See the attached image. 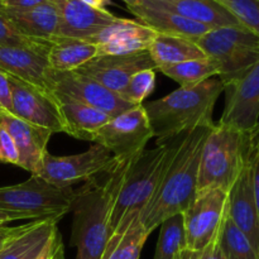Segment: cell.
I'll list each match as a JSON object with an SVG mask.
<instances>
[{
  "mask_svg": "<svg viewBox=\"0 0 259 259\" xmlns=\"http://www.w3.org/2000/svg\"><path fill=\"white\" fill-rule=\"evenodd\" d=\"M211 126H201L185 134L156 192L141 212V220L151 234L174 215L182 214L194 202L197 191L202 148Z\"/></svg>",
  "mask_w": 259,
  "mask_h": 259,
  "instance_id": "obj_1",
  "label": "cell"
},
{
  "mask_svg": "<svg viewBox=\"0 0 259 259\" xmlns=\"http://www.w3.org/2000/svg\"><path fill=\"white\" fill-rule=\"evenodd\" d=\"M223 91V81L215 76L197 85L180 86L164 98L143 105L153 137L158 139L157 144L169 143V139L201 126L214 125V106Z\"/></svg>",
  "mask_w": 259,
  "mask_h": 259,
  "instance_id": "obj_2",
  "label": "cell"
},
{
  "mask_svg": "<svg viewBox=\"0 0 259 259\" xmlns=\"http://www.w3.org/2000/svg\"><path fill=\"white\" fill-rule=\"evenodd\" d=\"M176 147L177 144L171 143L157 144L128 161L116 162L110 171L113 233L126 217L143 211L156 192Z\"/></svg>",
  "mask_w": 259,
  "mask_h": 259,
  "instance_id": "obj_3",
  "label": "cell"
},
{
  "mask_svg": "<svg viewBox=\"0 0 259 259\" xmlns=\"http://www.w3.org/2000/svg\"><path fill=\"white\" fill-rule=\"evenodd\" d=\"M71 211V245L77 250L75 259H101L113 234L110 172L86 182L75 191Z\"/></svg>",
  "mask_w": 259,
  "mask_h": 259,
  "instance_id": "obj_4",
  "label": "cell"
},
{
  "mask_svg": "<svg viewBox=\"0 0 259 259\" xmlns=\"http://www.w3.org/2000/svg\"><path fill=\"white\" fill-rule=\"evenodd\" d=\"M244 147L245 133L214 124L202 148L196 195L217 189L229 191L242 166Z\"/></svg>",
  "mask_w": 259,
  "mask_h": 259,
  "instance_id": "obj_5",
  "label": "cell"
},
{
  "mask_svg": "<svg viewBox=\"0 0 259 259\" xmlns=\"http://www.w3.org/2000/svg\"><path fill=\"white\" fill-rule=\"evenodd\" d=\"M75 191L58 189L38 176L13 186L0 187V210L22 214L28 220L60 222L72 209Z\"/></svg>",
  "mask_w": 259,
  "mask_h": 259,
  "instance_id": "obj_6",
  "label": "cell"
},
{
  "mask_svg": "<svg viewBox=\"0 0 259 259\" xmlns=\"http://www.w3.org/2000/svg\"><path fill=\"white\" fill-rule=\"evenodd\" d=\"M206 57L215 61L222 81L245 70L259 58V37L244 27L211 29L195 39Z\"/></svg>",
  "mask_w": 259,
  "mask_h": 259,
  "instance_id": "obj_7",
  "label": "cell"
},
{
  "mask_svg": "<svg viewBox=\"0 0 259 259\" xmlns=\"http://www.w3.org/2000/svg\"><path fill=\"white\" fill-rule=\"evenodd\" d=\"M115 163L116 159L108 149L94 143L78 154L53 156L47 152L37 176L58 189H68L109 174Z\"/></svg>",
  "mask_w": 259,
  "mask_h": 259,
  "instance_id": "obj_8",
  "label": "cell"
},
{
  "mask_svg": "<svg viewBox=\"0 0 259 259\" xmlns=\"http://www.w3.org/2000/svg\"><path fill=\"white\" fill-rule=\"evenodd\" d=\"M153 137L146 109L137 105L120 115L114 116L91 137L93 143L108 149L116 161H128L146 149Z\"/></svg>",
  "mask_w": 259,
  "mask_h": 259,
  "instance_id": "obj_9",
  "label": "cell"
},
{
  "mask_svg": "<svg viewBox=\"0 0 259 259\" xmlns=\"http://www.w3.org/2000/svg\"><path fill=\"white\" fill-rule=\"evenodd\" d=\"M223 85L225 105L218 123L242 133L252 131L259 123V58Z\"/></svg>",
  "mask_w": 259,
  "mask_h": 259,
  "instance_id": "obj_10",
  "label": "cell"
},
{
  "mask_svg": "<svg viewBox=\"0 0 259 259\" xmlns=\"http://www.w3.org/2000/svg\"><path fill=\"white\" fill-rule=\"evenodd\" d=\"M47 89L57 98L70 99L85 104L104 111L111 118L136 106L93 78L76 71L60 72L50 70L47 73Z\"/></svg>",
  "mask_w": 259,
  "mask_h": 259,
  "instance_id": "obj_11",
  "label": "cell"
},
{
  "mask_svg": "<svg viewBox=\"0 0 259 259\" xmlns=\"http://www.w3.org/2000/svg\"><path fill=\"white\" fill-rule=\"evenodd\" d=\"M8 76V75H7ZM12 91V113L18 118L53 133H68L57 96L48 89L38 88L8 76Z\"/></svg>",
  "mask_w": 259,
  "mask_h": 259,
  "instance_id": "obj_12",
  "label": "cell"
},
{
  "mask_svg": "<svg viewBox=\"0 0 259 259\" xmlns=\"http://www.w3.org/2000/svg\"><path fill=\"white\" fill-rule=\"evenodd\" d=\"M228 212V192L209 190L196 195L182 212L187 249L201 252L217 235Z\"/></svg>",
  "mask_w": 259,
  "mask_h": 259,
  "instance_id": "obj_13",
  "label": "cell"
},
{
  "mask_svg": "<svg viewBox=\"0 0 259 259\" xmlns=\"http://www.w3.org/2000/svg\"><path fill=\"white\" fill-rule=\"evenodd\" d=\"M143 70H157L148 50L133 55L98 56L77 68L76 72L93 78L120 95L132 76Z\"/></svg>",
  "mask_w": 259,
  "mask_h": 259,
  "instance_id": "obj_14",
  "label": "cell"
},
{
  "mask_svg": "<svg viewBox=\"0 0 259 259\" xmlns=\"http://www.w3.org/2000/svg\"><path fill=\"white\" fill-rule=\"evenodd\" d=\"M228 217L247 235L259 254V214L245 147L242 166L228 191Z\"/></svg>",
  "mask_w": 259,
  "mask_h": 259,
  "instance_id": "obj_15",
  "label": "cell"
},
{
  "mask_svg": "<svg viewBox=\"0 0 259 259\" xmlns=\"http://www.w3.org/2000/svg\"><path fill=\"white\" fill-rule=\"evenodd\" d=\"M58 220L40 219L23 224L0 249V259H46L52 254L61 239Z\"/></svg>",
  "mask_w": 259,
  "mask_h": 259,
  "instance_id": "obj_16",
  "label": "cell"
},
{
  "mask_svg": "<svg viewBox=\"0 0 259 259\" xmlns=\"http://www.w3.org/2000/svg\"><path fill=\"white\" fill-rule=\"evenodd\" d=\"M58 13L56 37L88 40L115 22L118 17L106 9H95L81 0H52Z\"/></svg>",
  "mask_w": 259,
  "mask_h": 259,
  "instance_id": "obj_17",
  "label": "cell"
},
{
  "mask_svg": "<svg viewBox=\"0 0 259 259\" xmlns=\"http://www.w3.org/2000/svg\"><path fill=\"white\" fill-rule=\"evenodd\" d=\"M0 124L7 128L19 152V167L37 176L43 158L47 153V146L52 132L33 125L17 115L0 108Z\"/></svg>",
  "mask_w": 259,
  "mask_h": 259,
  "instance_id": "obj_18",
  "label": "cell"
},
{
  "mask_svg": "<svg viewBox=\"0 0 259 259\" xmlns=\"http://www.w3.org/2000/svg\"><path fill=\"white\" fill-rule=\"evenodd\" d=\"M156 34L153 29L142 23L118 18L110 25L89 38L88 42L98 46L99 56L133 55L148 50Z\"/></svg>",
  "mask_w": 259,
  "mask_h": 259,
  "instance_id": "obj_19",
  "label": "cell"
},
{
  "mask_svg": "<svg viewBox=\"0 0 259 259\" xmlns=\"http://www.w3.org/2000/svg\"><path fill=\"white\" fill-rule=\"evenodd\" d=\"M51 45L47 47L0 46V71L30 85L47 89V73L51 70L47 56Z\"/></svg>",
  "mask_w": 259,
  "mask_h": 259,
  "instance_id": "obj_20",
  "label": "cell"
},
{
  "mask_svg": "<svg viewBox=\"0 0 259 259\" xmlns=\"http://www.w3.org/2000/svg\"><path fill=\"white\" fill-rule=\"evenodd\" d=\"M128 9L138 18L142 24L147 25L159 34L180 35L195 40L211 30L205 25L186 19L169 10L156 7L148 0H139Z\"/></svg>",
  "mask_w": 259,
  "mask_h": 259,
  "instance_id": "obj_21",
  "label": "cell"
},
{
  "mask_svg": "<svg viewBox=\"0 0 259 259\" xmlns=\"http://www.w3.org/2000/svg\"><path fill=\"white\" fill-rule=\"evenodd\" d=\"M151 3L156 7L176 13L210 29L242 27L238 20L228 12L227 8L223 7L218 0H174L169 3Z\"/></svg>",
  "mask_w": 259,
  "mask_h": 259,
  "instance_id": "obj_22",
  "label": "cell"
},
{
  "mask_svg": "<svg viewBox=\"0 0 259 259\" xmlns=\"http://www.w3.org/2000/svg\"><path fill=\"white\" fill-rule=\"evenodd\" d=\"M0 9L25 37L52 40L57 35L58 13L52 0L27 10H13L3 7Z\"/></svg>",
  "mask_w": 259,
  "mask_h": 259,
  "instance_id": "obj_23",
  "label": "cell"
},
{
  "mask_svg": "<svg viewBox=\"0 0 259 259\" xmlns=\"http://www.w3.org/2000/svg\"><path fill=\"white\" fill-rule=\"evenodd\" d=\"M148 237L141 214L129 215L114 230L101 259H139Z\"/></svg>",
  "mask_w": 259,
  "mask_h": 259,
  "instance_id": "obj_24",
  "label": "cell"
},
{
  "mask_svg": "<svg viewBox=\"0 0 259 259\" xmlns=\"http://www.w3.org/2000/svg\"><path fill=\"white\" fill-rule=\"evenodd\" d=\"M57 99L61 104V111L67 125V134L73 138L90 142L94 133L113 119L104 111L85 104L70 99Z\"/></svg>",
  "mask_w": 259,
  "mask_h": 259,
  "instance_id": "obj_25",
  "label": "cell"
},
{
  "mask_svg": "<svg viewBox=\"0 0 259 259\" xmlns=\"http://www.w3.org/2000/svg\"><path fill=\"white\" fill-rule=\"evenodd\" d=\"M99 56L98 46L83 39L56 37L48 51V63L53 71H76Z\"/></svg>",
  "mask_w": 259,
  "mask_h": 259,
  "instance_id": "obj_26",
  "label": "cell"
},
{
  "mask_svg": "<svg viewBox=\"0 0 259 259\" xmlns=\"http://www.w3.org/2000/svg\"><path fill=\"white\" fill-rule=\"evenodd\" d=\"M148 52L151 53L157 68L184 62V61L206 57L204 51L196 45L195 40L180 35L159 34V33H157L149 45Z\"/></svg>",
  "mask_w": 259,
  "mask_h": 259,
  "instance_id": "obj_27",
  "label": "cell"
},
{
  "mask_svg": "<svg viewBox=\"0 0 259 259\" xmlns=\"http://www.w3.org/2000/svg\"><path fill=\"white\" fill-rule=\"evenodd\" d=\"M157 70L179 82L180 86L197 85L207 78L219 76V67H218L217 62L209 57L162 66Z\"/></svg>",
  "mask_w": 259,
  "mask_h": 259,
  "instance_id": "obj_28",
  "label": "cell"
},
{
  "mask_svg": "<svg viewBox=\"0 0 259 259\" xmlns=\"http://www.w3.org/2000/svg\"><path fill=\"white\" fill-rule=\"evenodd\" d=\"M159 227L161 230L153 259H177L180 253L187 248L182 214L168 218Z\"/></svg>",
  "mask_w": 259,
  "mask_h": 259,
  "instance_id": "obj_29",
  "label": "cell"
},
{
  "mask_svg": "<svg viewBox=\"0 0 259 259\" xmlns=\"http://www.w3.org/2000/svg\"><path fill=\"white\" fill-rule=\"evenodd\" d=\"M220 247L227 259H259L247 235L232 222L228 212L220 230Z\"/></svg>",
  "mask_w": 259,
  "mask_h": 259,
  "instance_id": "obj_30",
  "label": "cell"
},
{
  "mask_svg": "<svg viewBox=\"0 0 259 259\" xmlns=\"http://www.w3.org/2000/svg\"><path fill=\"white\" fill-rule=\"evenodd\" d=\"M156 86L154 70H143L133 75L121 91L120 96L132 105H142L143 101L153 93Z\"/></svg>",
  "mask_w": 259,
  "mask_h": 259,
  "instance_id": "obj_31",
  "label": "cell"
},
{
  "mask_svg": "<svg viewBox=\"0 0 259 259\" xmlns=\"http://www.w3.org/2000/svg\"><path fill=\"white\" fill-rule=\"evenodd\" d=\"M242 27L259 37V0H218Z\"/></svg>",
  "mask_w": 259,
  "mask_h": 259,
  "instance_id": "obj_32",
  "label": "cell"
},
{
  "mask_svg": "<svg viewBox=\"0 0 259 259\" xmlns=\"http://www.w3.org/2000/svg\"><path fill=\"white\" fill-rule=\"evenodd\" d=\"M52 40L32 39L23 35L0 9V46L3 47H47Z\"/></svg>",
  "mask_w": 259,
  "mask_h": 259,
  "instance_id": "obj_33",
  "label": "cell"
},
{
  "mask_svg": "<svg viewBox=\"0 0 259 259\" xmlns=\"http://www.w3.org/2000/svg\"><path fill=\"white\" fill-rule=\"evenodd\" d=\"M245 149H247V157L248 161H249L259 214V123L252 131L245 133Z\"/></svg>",
  "mask_w": 259,
  "mask_h": 259,
  "instance_id": "obj_34",
  "label": "cell"
},
{
  "mask_svg": "<svg viewBox=\"0 0 259 259\" xmlns=\"http://www.w3.org/2000/svg\"><path fill=\"white\" fill-rule=\"evenodd\" d=\"M0 163L19 166V152L14 139L3 124H0Z\"/></svg>",
  "mask_w": 259,
  "mask_h": 259,
  "instance_id": "obj_35",
  "label": "cell"
},
{
  "mask_svg": "<svg viewBox=\"0 0 259 259\" xmlns=\"http://www.w3.org/2000/svg\"><path fill=\"white\" fill-rule=\"evenodd\" d=\"M220 230H222V228H220ZM220 230L212 238L211 242L200 252V259H227L223 253L222 247H220Z\"/></svg>",
  "mask_w": 259,
  "mask_h": 259,
  "instance_id": "obj_36",
  "label": "cell"
},
{
  "mask_svg": "<svg viewBox=\"0 0 259 259\" xmlns=\"http://www.w3.org/2000/svg\"><path fill=\"white\" fill-rule=\"evenodd\" d=\"M0 108L12 111V91H10L9 80L2 71H0Z\"/></svg>",
  "mask_w": 259,
  "mask_h": 259,
  "instance_id": "obj_37",
  "label": "cell"
},
{
  "mask_svg": "<svg viewBox=\"0 0 259 259\" xmlns=\"http://www.w3.org/2000/svg\"><path fill=\"white\" fill-rule=\"evenodd\" d=\"M47 2H51V0H2L0 7L13 10H27Z\"/></svg>",
  "mask_w": 259,
  "mask_h": 259,
  "instance_id": "obj_38",
  "label": "cell"
},
{
  "mask_svg": "<svg viewBox=\"0 0 259 259\" xmlns=\"http://www.w3.org/2000/svg\"><path fill=\"white\" fill-rule=\"evenodd\" d=\"M23 225L19 227H0V249L8 243V240L12 239L15 234L22 230Z\"/></svg>",
  "mask_w": 259,
  "mask_h": 259,
  "instance_id": "obj_39",
  "label": "cell"
},
{
  "mask_svg": "<svg viewBox=\"0 0 259 259\" xmlns=\"http://www.w3.org/2000/svg\"><path fill=\"white\" fill-rule=\"evenodd\" d=\"M25 219H27V218H25L24 215H22V214H15V212H10V211H4V210H0V227H3L5 223L15 222V220H25Z\"/></svg>",
  "mask_w": 259,
  "mask_h": 259,
  "instance_id": "obj_40",
  "label": "cell"
},
{
  "mask_svg": "<svg viewBox=\"0 0 259 259\" xmlns=\"http://www.w3.org/2000/svg\"><path fill=\"white\" fill-rule=\"evenodd\" d=\"M81 2L95 9H106V7L111 4V0H81Z\"/></svg>",
  "mask_w": 259,
  "mask_h": 259,
  "instance_id": "obj_41",
  "label": "cell"
},
{
  "mask_svg": "<svg viewBox=\"0 0 259 259\" xmlns=\"http://www.w3.org/2000/svg\"><path fill=\"white\" fill-rule=\"evenodd\" d=\"M177 259H200V252H194L190 249H184L179 254Z\"/></svg>",
  "mask_w": 259,
  "mask_h": 259,
  "instance_id": "obj_42",
  "label": "cell"
},
{
  "mask_svg": "<svg viewBox=\"0 0 259 259\" xmlns=\"http://www.w3.org/2000/svg\"><path fill=\"white\" fill-rule=\"evenodd\" d=\"M51 259H66L65 258V248H63V243L62 239L58 242L57 247H56L55 252H53V255Z\"/></svg>",
  "mask_w": 259,
  "mask_h": 259,
  "instance_id": "obj_43",
  "label": "cell"
},
{
  "mask_svg": "<svg viewBox=\"0 0 259 259\" xmlns=\"http://www.w3.org/2000/svg\"><path fill=\"white\" fill-rule=\"evenodd\" d=\"M121 2L125 3L126 7H132V5H136L139 0H121Z\"/></svg>",
  "mask_w": 259,
  "mask_h": 259,
  "instance_id": "obj_44",
  "label": "cell"
},
{
  "mask_svg": "<svg viewBox=\"0 0 259 259\" xmlns=\"http://www.w3.org/2000/svg\"><path fill=\"white\" fill-rule=\"evenodd\" d=\"M151 2H156V3H169V2H174V0H151Z\"/></svg>",
  "mask_w": 259,
  "mask_h": 259,
  "instance_id": "obj_45",
  "label": "cell"
},
{
  "mask_svg": "<svg viewBox=\"0 0 259 259\" xmlns=\"http://www.w3.org/2000/svg\"><path fill=\"white\" fill-rule=\"evenodd\" d=\"M61 239H62V238H61ZM61 239H60V240H61ZM60 240H58V242H60ZM57 244H58V243H57ZM56 247H57V245H56ZM55 249H56V248H55ZM53 252H55V250H53ZM53 252H52V254L50 255V257H47V258H46V259H51V258H52V255H53Z\"/></svg>",
  "mask_w": 259,
  "mask_h": 259,
  "instance_id": "obj_46",
  "label": "cell"
},
{
  "mask_svg": "<svg viewBox=\"0 0 259 259\" xmlns=\"http://www.w3.org/2000/svg\"><path fill=\"white\" fill-rule=\"evenodd\" d=\"M0 4H2V0H0Z\"/></svg>",
  "mask_w": 259,
  "mask_h": 259,
  "instance_id": "obj_47",
  "label": "cell"
}]
</instances>
